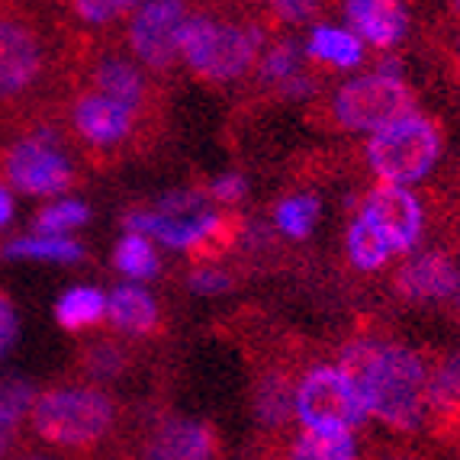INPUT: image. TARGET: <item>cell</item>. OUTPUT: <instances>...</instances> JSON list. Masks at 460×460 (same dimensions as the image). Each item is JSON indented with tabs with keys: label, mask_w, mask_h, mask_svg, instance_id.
<instances>
[{
	"label": "cell",
	"mask_w": 460,
	"mask_h": 460,
	"mask_svg": "<svg viewBox=\"0 0 460 460\" xmlns=\"http://www.w3.org/2000/svg\"><path fill=\"white\" fill-rule=\"evenodd\" d=\"M335 364L348 370L361 390L370 422L384 425L396 435H419L429 429V361L419 348L386 335H351L338 348Z\"/></svg>",
	"instance_id": "6da1fadb"
},
{
	"label": "cell",
	"mask_w": 460,
	"mask_h": 460,
	"mask_svg": "<svg viewBox=\"0 0 460 460\" xmlns=\"http://www.w3.org/2000/svg\"><path fill=\"white\" fill-rule=\"evenodd\" d=\"M10 261H36V264H81L87 258V248L75 235H46V232H26L10 238L0 248Z\"/></svg>",
	"instance_id": "603a6c76"
},
{
	"label": "cell",
	"mask_w": 460,
	"mask_h": 460,
	"mask_svg": "<svg viewBox=\"0 0 460 460\" xmlns=\"http://www.w3.org/2000/svg\"><path fill=\"white\" fill-rule=\"evenodd\" d=\"M16 438H20V431H16V429H4V425H0V460H7L10 454H13Z\"/></svg>",
	"instance_id": "8d00e7d4"
},
{
	"label": "cell",
	"mask_w": 460,
	"mask_h": 460,
	"mask_svg": "<svg viewBox=\"0 0 460 460\" xmlns=\"http://www.w3.org/2000/svg\"><path fill=\"white\" fill-rule=\"evenodd\" d=\"M293 384L296 376L287 367H264L252 386L254 425L268 435H280L293 422Z\"/></svg>",
	"instance_id": "44dd1931"
},
{
	"label": "cell",
	"mask_w": 460,
	"mask_h": 460,
	"mask_svg": "<svg viewBox=\"0 0 460 460\" xmlns=\"http://www.w3.org/2000/svg\"><path fill=\"white\" fill-rule=\"evenodd\" d=\"M354 216H361L370 226L393 261H402L406 254L419 252L425 245V232H429V203L422 190L412 187H393V184H370L361 193Z\"/></svg>",
	"instance_id": "30bf717a"
},
{
	"label": "cell",
	"mask_w": 460,
	"mask_h": 460,
	"mask_svg": "<svg viewBox=\"0 0 460 460\" xmlns=\"http://www.w3.org/2000/svg\"><path fill=\"white\" fill-rule=\"evenodd\" d=\"M87 223H91V207L81 197H71V193L46 199L32 213V232H46V235H75Z\"/></svg>",
	"instance_id": "83f0119b"
},
{
	"label": "cell",
	"mask_w": 460,
	"mask_h": 460,
	"mask_svg": "<svg viewBox=\"0 0 460 460\" xmlns=\"http://www.w3.org/2000/svg\"><path fill=\"white\" fill-rule=\"evenodd\" d=\"M454 254H457V261H460V242H457V252H454Z\"/></svg>",
	"instance_id": "60d3db41"
},
{
	"label": "cell",
	"mask_w": 460,
	"mask_h": 460,
	"mask_svg": "<svg viewBox=\"0 0 460 460\" xmlns=\"http://www.w3.org/2000/svg\"><path fill=\"white\" fill-rule=\"evenodd\" d=\"M119 409L103 386L65 384L36 393L30 409V431L36 441L58 451H91L116 429Z\"/></svg>",
	"instance_id": "5b68a950"
},
{
	"label": "cell",
	"mask_w": 460,
	"mask_h": 460,
	"mask_svg": "<svg viewBox=\"0 0 460 460\" xmlns=\"http://www.w3.org/2000/svg\"><path fill=\"white\" fill-rule=\"evenodd\" d=\"M36 402V386L23 376H0V425L4 429H23L30 409Z\"/></svg>",
	"instance_id": "1f68e13d"
},
{
	"label": "cell",
	"mask_w": 460,
	"mask_h": 460,
	"mask_svg": "<svg viewBox=\"0 0 460 460\" xmlns=\"http://www.w3.org/2000/svg\"><path fill=\"white\" fill-rule=\"evenodd\" d=\"M81 370L87 384H113L129 370V351L119 338H97L81 351Z\"/></svg>",
	"instance_id": "f1b7e54d"
},
{
	"label": "cell",
	"mask_w": 460,
	"mask_h": 460,
	"mask_svg": "<svg viewBox=\"0 0 460 460\" xmlns=\"http://www.w3.org/2000/svg\"><path fill=\"white\" fill-rule=\"evenodd\" d=\"M162 299L155 296L148 284H129L119 280L107 290V325L116 338L142 341L162 329Z\"/></svg>",
	"instance_id": "d6986e66"
},
{
	"label": "cell",
	"mask_w": 460,
	"mask_h": 460,
	"mask_svg": "<svg viewBox=\"0 0 460 460\" xmlns=\"http://www.w3.org/2000/svg\"><path fill=\"white\" fill-rule=\"evenodd\" d=\"M203 193H207V199L213 203L216 209H226V213H232V209H238L248 199L252 184H248L245 171L226 168V171H219V174L209 177V184L203 187Z\"/></svg>",
	"instance_id": "836d02e7"
},
{
	"label": "cell",
	"mask_w": 460,
	"mask_h": 460,
	"mask_svg": "<svg viewBox=\"0 0 460 460\" xmlns=\"http://www.w3.org/2000/svg\"><path fill=\"white\" fill-rule=\"evenodd\" d=\"M252 4H264V0H252Z\"/></svg>",
	"instance_id": "b9f144b4"
},
{
	"label": "cell",
	"mask_w": 460,
	"mask_h": 460,
	"mask_svg": "<svg viewBox=\"0 0 460 460\" xmlns=\"http://www.w3.org/2000/svg\"><path fill=\"white\" fill-rule=\"evenodd\" d=\"M142 113L123 100H113L107 93L81 87L68 100L65 110V126L77 146L91 155H116L129 146L142 129Z\"/></svg>",
	"instance_id": "7c38bea8"
},
{
	"label": "cell",
	"mask_w": 460,
	"mask_h": 460,
	"mask_svg": "<svg viewBox=\"0 0 460 460\" xmlns=\"http://www.w3.org/2000/svg\"><path fill=\"white\" fill-rule=\"evenodd\" d=\"M393 293L409 306H451L460 293V261L451 248L422 245L393 264Z\"/></svg>",
	"instance_id": "4fadbf2b"
},
{
	"label": "cell",
	"mask_w": 460,
	"mask_h": 460,
	"mask_svg": "<svg viewBox=\"0 0 460 460\" xmlns=\"http://www.w3.org/2000/svg\"><path fill=\"white\" fill-rule=\"evenodd\" d=\"M113 270L129 284H152L164 270L162 248L155 245L148 235L123 232L113 245Z\"/></svg>",
	"instance_id": "d4e9b609"
},
{
	"label": "cell",
	"mask_w": 460,
	"mask_h": 460,
	"mask_svg": "<svg viewBox=\"0 0 460 460\" xmlns=\"http://www.w3.org/2000/svg\"><path fill=\"white\" fill-rule=\"evenodd\" d=\"M447 155V136L441 119L425 110H409L384 129L361 138V164L374 184L422 190L441 171Z\"/></svg>",
	"instance_id": "277c9868"
},
{
	"label": "cell",
	"mask_w": 460,
	"mask_h": 460,
	"mask_svg": "<svg viewBox=\"0 0 460 460\" xmlns=\"http://www.w3.org/2000/svg\"><path fill=\"white\" fill-rule=\"evenodd\" d=\"M0 184L10 193L32 199H55L71 193L77 184V164L68 142L55 126H36V129L16 136L0 152Z\"/></svg>",
	"instance_id": "8992f818"
},
{
	"label": "cell",
	"mask_w": 460,
	"mask_h": 460,
	"mask_svg": "<svg viewBox=\"0 0 460 460\" xmlns=\"http://www.w3.org/2000/svg\"><path fill=\"white\" fill-rule=\"evenodd\" d=\"M55 323L58 329L71 332H91L97 325L107 323V290L97 284H75L62 290V296L55 299Z\"/></svg>",
	"instance_id": "cb8c5ba5"
},
{
	"label": "cell",
	"mask_w": 460,
	"mask_h": 460,
	"mask_svg": "<svg viewBox=\"0 0 460 460\" xmlns=\"http://www.w3.org/2000/svg\"><path fill=\"white\" fill-rule=\"evenodd\" d=\"M338 13L370 55H396L412 36V10L406 0H341Z\"/></svg>",
	"instance_id": "9a60e30c"
},
{
	"label": "cell",
	"mask_w": 460,
	"mask_h": 460,
	"mask_svg": "<svg viewBox=\"0 0 460 460\" xmlns=\"http://www.w3.org/2000/svg\"><path fill=\"white\" fill-rule=\"evenodd\" d=\"M261 7L277 32H293V36H299V32L306 30V26H313L315 20H323L329 0H264Z\"/></svg>",
	"instance_id": "4dcf8cb0"
},
{
	"label": "cell",
	"mask_w": 460,
	"mask_h": 460,
	"mask_svg": "<svg viewBox=\"0 0 460 460\" xmlns=\"http://www.w3.org/2000/svg\"><path fill=\"white\" fill-rule=\"evenodd\" d=\"M219 435L207 419L164 415L146 431L138 445V460H216Z\"/></svg>",
	"instance_id": "2e32d148"
},
{
	"label": "cell",
	"mask_w": 460,
	"mask_h": 460,
	"mask_svg": "<svg viewBox=\"0 0 460 460\" xmlns=\"http://www.w3.org/2000/svg\"><path fill=\"white\" fill-rule=\"evenodd\" d=\"M16 338H20V313L10 293L0 290V358H7L13 351Z\"/></svg>",
	"instance_id": "e575fe53"
},
{
	"label": "cell",
	"mask_w": 460,
	"mask_h": 460,
	"mask_svg": "<svg viewBox=\"0 0 460 460\" xmlns=\"http://www.w3.org/2000/svg\"><path fill=\"white\" fill-rule=\"evenodd\" d=\"M270 36L258 16L190 10L181 32V68L213 87L242 84L254 75Z\"/></svg>",
	"instance_id": "7a4b0ae2"
},
{
	"label": "cell",
	"mask_w": 460,
	"mask_h": 460,
	"mask_svg": "<svg viewBox=\"0 0 460 460\" xmlns=\"http://www.w3.org/2000/svg\"><path fill=\"white\" fill-rule=\"evenodd\" d=\"M299 42H303V52L315 71L348 77L370 65V52L364 49L361 39L341 20H332V16H323L313 26H306L299 32Z\"/></svg>",
	"instance_id": "e0dca14e"
},
{
	"label": "cell",
	"mask_w": 460,
	"mask_h": 460,
	"mask_svg": "<svg viewBox=\"0 0 460 460\" xmlns=\"http://www.w3.org/2000/svg\"><path fill=\"white\" fill-rule=\"evenodd\" d=\"M429 425L438 435L460 431V348H451L429 364V386H425Z\"/></svg>",
	"instance_id": "ffe728a7"
},
{
	"label": "cell",
	"mask_w": 460,
	"mask_h": 460,
	"mask_svg": "<svg viewBox=\"0 0 460 460\" xmlns=\"http://www.w3.org/2000/svg\"><path fill=\"white\" fill-rule=\"evenodd\" d=\"M190 10V0H138L123 23L126 52L148 75L174 71L181 65V32Z\"/></svg>",
	"instance_id": "8fae6325"
},
{
	"label": "cell",
	"mask_w": 460,
	"mask_h": 460,
	"mask_svg": "<svg viewBox=\"0 0 460 460\" xmlns=\"http://www.w3.org/2000/svg\"><path fill=\"white\" fill-rule=\"evenodd\" d=\"M293 422L306 431H351L370 422L361 390L335 361L309 364L293 384Z\"/></svg>",
	"instance_id": "52a82bcc"
},
{
	"label": "cell",
	"mask_w": 460,
	"mask_h": 460,
	"mask_svg": "<svg viewBox=\"0 0 460 460\" xmlns=\"http://www.w3.org/2000/svg\"><path fill=\"white\" fill-rule=\"evenodd\" d=\"M345 261L354 274H384L386 268H393V254L386 252V245L380 238L370 232V226L364 223L361 216H354L348 219L345 226Z\"/></svg>",
	"instance_id": "484cf974"
},
{
	"label": "cell",
	"mask_w": 460,
	"mask_h": 460,
	"mask_svg": "<svg viewBox=\"0 0 460 460\" xmlns=\"http://www.w3.org/2000/svg\"><path fill=\"white\" fill-rule=\"evenodd\" d=\"M252 77L258 87L287 100V103H309V100L319 97L315 68L309 65L303 42L293 32H274L268 39V46H264Z\"/></svg>",
	"instance_id": "5bb4252c"
},
{
	"label": "cell",
	"mask_w": 460,
	"mask_h": 460,
	"mask_svg": "<svg viewBox=\"0 0 460 460\" xmlns=\"http://www.w3.org/2000/svg\"><path fill=\"white\" fill-rule=\"evenodd\" d=\"M451 13H454V16H457V20H460V0H451Z\"/></svg>",
	"instance_id": "f35d334b"
},
{
	"label": "cell",
	"mask_w": 460,
	"mask_h": 460,
	"mask_svg": "<svg viewBox=\"0 0 460 460\" xmlns=\"http://www.w3.org/2000/svg\"><path fill=\"white\" fill-rule=\"evenodd\" d=\"M65 7H68L75 26L91 32H107L129 20L138 0H65Z\"/></svg>",
	"instance_id": "f546056e"
},
{
	"label": "cell",
	"mask_w": 460,
	"mask_h": 460,
	"mask_svg": "<svg viewBox=\"0 0 460 460\" xmlns=\"http://www.w3.org/2000/svg\"><path fill=\"white\" fill-rule=\"evenodd\" d=\"M323 223V197L313 190H287L274 199L268 216V226L280 242L303 245L319 232Z\"/></svg>",
	"instance_id": "7402d4cb"
},
{
	"label": "cell",
	"mask_w": 460,
	"mask_h": 460,
	"mask_svg": "<svg viewBox=\"0 0 460 460\" xmlns=\"http://www.w3.org/2000/svg\"><path fill=\"white\" fill-rule=\"evenodd\" d=\"M20 460H52V457H42V454H30V457H20Z\"/></svg>",
	"instance_id": "ab89813d"
},
{
	"label": "cell",
	"mask_w": 460,
	"mask_h": 460,
	"mask_svg": "<svg viewBox=\"0 0 460 460\" xmlns=\"http://www.w3.org/2000/svg\"><path fill=\"white\" fill-rule=\"evenodd\" d=\"M287 460H358V435L351 431H306L299 429L287 445Z\"/></svg>",
	"instance_id": "4316f807"
},
{
	"label": "cell",
	"mask_w": 460,
	"mask_h": 460,
	"mask_svg": "<svg viewBox=\"0 0 460 460\" xmlns=\"http://www.w3.org/2000/svg\"><path fill=\"white\" fill-rule=\"evenodd\" d=\"M451 62H454V75H457V81H460V32H457V39H454V49H451Z\"/></svg>",
	"instance_id": "74e56055"
},
{
	"label": "cell",
	"mask_w": 460,
	"mask_h": 460,
	"mask_svg": "<svg viewBox=\"0 0 460 460\" xmlns=\"http://www.w3.org/2000/svg\"><path fill=\"white\" fill-rule=\"evenodd\" d=\"M152 77L155 75H148L129 52H116V49L91 55L84 65V87L123 100L136 110H146L152 103Z\"/></svg>",
	"instance_id": "ac0fdd59"
},
{
	"label": "cell",
	"mask_w": 460,
	"mask_h": 460,
	"mask_svg": "<svg viewBox=\"0 0 460 460\" xmlns=\"http://www.w3.org/2000/svg\"><path fill=\"white\" fill-rule=\"evenodd\" d=\"M52 75V46L26 10L0 4V110L20 107Z\"/></svg>",
	"instance_id": "ba28073f"
},
{
	"label": "cell",
	"mask_w": 460,
	"mask_h": 460,
	"mask_svg": "<svg viewBox=\"0 0 460 460\" xmlns=\"http://www.w3.org/2000/svg\"><path fill=\"white\" fill-rule=\"evenodd\" d=\"M16 216V197L7 190V187L0 184V229L10 226V219Z\"/></svg>",
	"instance_id": "d590c367"
},
{
	"label": "cell",
	"mask_w": 460,
	"mask_h": 460,
	"mask_svg": "<svg viewBox=\"0 0 460 460\" xmlns=\"http://www.w3.org/2000/svg\"><path fill=\"white\" fill-rule=\"evenodd\" d=\"M184 284L197 299H219L235 287V274L216 258H203V261H197L187 270Z\"/></svg>",
	"instance_id": "d6a6232c"
},
{
	"label": "cell",
	"mask_w": 460,
	"mask_h": 460,
	"mask_svg": "<svg viewBox=\"0 0 460 460\" xmlns=\"http://www.w3.org/2000/svg\"><path fill=\"white\" fill-rule=\"evenodd\" d=\"M419 107L415 87L409 84L406 65L396 55H376L367 68L341 77L325 97V119L332 129L354 138H367L386 123Z\"/></svg>",
	"instance_id": "3957f363"
},
{
	"label": "cell",
	"mask_w": 460,
	"mask_h": 460,
	"mask_svg": "<svg viewBox=\"0 0 460 460\" xmlns=\"http://www.w3.org/2000/svg\"><path fill=\"white\" fill-rule=\"evenodd\" d=\"M123 232L148 235L168 254H187L203 261V258L223 254V248L235 242L238 223H232L229 213L216 207H203L184 216H162L152 207H136L123 216Z\"/></svg>",
	"instance_id": "9c48e42d"
}]
</instances>
